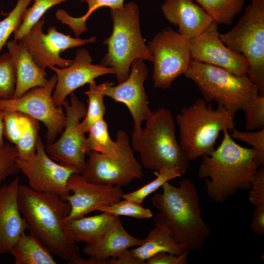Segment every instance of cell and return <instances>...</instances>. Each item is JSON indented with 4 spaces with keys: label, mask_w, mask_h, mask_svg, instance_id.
I'll return each mask as SVG.
<instances>
[{
    "label": "cell",
    "mask_w": 264,
    "mask_h": 264,
    "mask_svg": "<svg viewBox=\"0 0 264 264\" xmlns=\"http://www.w3.org/2000/svg\"><path fill=\"white\" fill-rule=\"evenodd\" d=\"M18 203L30 234L51 253L71 264H82L79 248L63 221L69 215V203L60 196L36 192L20 185Z\"/></svg>",
    "instance_id": "cell-1"
},
{
    "label": "cell",
    "mask_w": 264,
    "mask_h": 264,
    "mask_svg": "<svg viewBox=\"0 0 264 264\" xmlns=\"http://www.w3.org/2000/svg\"><path fill=\"white\" fill-rule=\"evenodd\" d=\"M161 187L162 192L152 198L153 205L159 211L154 225H164L174 241L189 251L200 250L211 230L202 218L195 184L190 179H184L179 182L178 187L168 181Z\"/></svg>",
    "instance_id": "cell-2"
},
{
    "label": "cell",
    "mask_w": 264,
    "mask_h": 264,
    "mask_svg": "<svg viewBox=\"0 0 264 264\" xmlns=\"http://www.w3.org/2000/svg\"><path fill=\"white\" fill-rule=\"evenodd\" d=\"M220 146L202 157L198 171L199 178H206V193L214 201L224 202L239 190H249L260 165L252 148L238 144L227 130Z\"/></svg>",
    "instance_id": "cell-3"
},
{
    "label": "cell",
    "mask_w": 264,
    "mask_h": 264,
    "mask_svg": "<svg viewBox=\"0 0 264 264\" xmlns=\"http://www.w3.org/2000/svg\"><path fill=\"white\" fill-rule=\"evenodd\" d=\"M132 144L147 169L158 172L163 168L176 169L182 176L188 169L190 160L176 139L175 121L166 108L153 112L140 133L132 134Z\"/></svg>",
    "instance_id": "cell-4"
},
{
    "label": "cell",
    "mask_w": 264,
    "mask_h": 264,
    "mask_svg": "<svg viewBox=\"0 0 264 264\" xmlns=\"http://www.w3.org/2000/svg\"><path fill=\"white\" fill-rule=\"evenodd\" d=\"M203 98L183 108L176 116L179 143L189 160L212 153L221 132L235 128V112L218 105L214 109Z\"/></svg>",
    "instance_id": "cell-5"
},
{
    "label": "cell",
    "mask_w": 264,
    "mask_h": 264,
    "mask_svg": "<svg viewBox=\"0 0 264 264\" xmlns=\"http://www.w3.org/2000/svg\"><path fill=\"white\" fill-rule=\"evenodd\" d=\"M110 13L113 22L112 31L103 42L108 50L101 65L115 69L119 84L128 77L134 60L140 59L153 62L154 57L141 35L137 3L130 2L122 8L110 9Z\"/></svg>",
    "instance_id": "cell-6"
},
{
    "label": "cell",
    "mask_w": 264,
    "mask_h": 264,
    "mask_svg": "<svg viewBox=\"0 0 264 264\" xmlns=\"http://www.w3.org/2000/svg\"><path fill=\"white\" fill-rule=\"evenodd\" d=\"M185 76L198 86L203 98L235 113L260 92L247 75L238 76L219 67L192 60Z\"/></svg>",
    "instance_id": "cell-7"
},
{
    "label": "cell",
    "mask_w": 264,
    "mask_h": 264,
    "mask_svg": "<svg viewBox=\"0 0 264 264\" xmlns=\"http://www.w3.org/2000/svg\"><path fill=\"white\" fill-rule=\"evenodd\" d=\"M219 37L247 60V76L264 95V0H252L236 25Z\"/></svg>",
    "instance_id": "cell-8"
},
{
    "label": "cell",
    "mask_w": 264,
    "mask_h": 264,
    "mask_svg": "<svg viewBox=\"0 0 264 264\" xmlns=\"http://www.w3.org/2000/svg\"><path fill=\"white\" fill-rule=\"evenodd\" d=\"M147 46L154 57V87L168 89L176 79L184 74L192 60L190 40L167 27Z\"/></svg>",
    "instance_id": "cell-9"
},
{
    "label": "cell",
    "mask_w": 264,
    "mask_h": 264,
    "mask_svg": "<svg viewBox=\"0 0 264 264\" xmlns=\"http://www.w3.org/2000/svg\"><path fill=\"white\" fill-rule=\"evenodd\" d=\"M116 140L121 147L117 158H109L94 151L87 152L88 158L81 174L87 181L121 187L142 178V165L134 156L127 133L118 131Z\"/></svg>",
    "instance_id": "cell-10"
},
{
    "label": "cell",
    "mask_w": 264,
    "mask_h": 264,
    "mask_svg": "<svg viewBox=\"0 0 264 264\" xmlns=\"http://www.w3.org/2000/svg\"><path fill=\"white\" fill-rule=\"evenodd\" d=\"M56 82L54 74L44 87L33 88L18 98L0 99V110L18 112L41 121L47 128V145L55 141L66 123V116L62 107L56 106L52 99Z\"/></svg>",
    "instance_id": "cell-11"
},
{
    "label": "cell",
    "mask_w": 264,
    "mask_h": 264,
    "mask_svg": "<svg viewBox=\"0 0 264 264\" xmlns=\"http://www.w3.org/2000/svg\"><path fill=\"white\" fill-rule=\"evenodd\" d=\"M70 95V103L66 99L63 105L66 112L64 129L57 140L46 145L45 151L53 160L81 174L86 163V137L79 125L85 117L87 108L73 92Z\"/></svg>",
    "instance_id": "cell-12"
},
{
    "label": "cell",
    "mask_w": 264,
    "mask_h": 264,
    "mask_svg": "<svg viewBox=\"0 0 264 264\" xmlns=\"http://www.w3.org/2000/svg\"><path fill=\"white\" fill-rule=\"evenodd\" d=\"M45 18L35 24L30 30L21 39L34 61L41 68L45 69L49 66L64 68L69 66L73 60L64 59L60 54L65 50L79 47L87 43H92L96 38L92 36L89 39L72 38L59 32L55 26L49 27L47 33L43 31Z\"/></svg>",
    "instance_id": "cell-13"
},
{
    "label": "cell",
    "mask_w": 264,
    "mask_h": 264,
    "mask_svg": "<svg viewBox=\"0 0 264 264\" xmlns=\"http://www.w3.org/2000/svg\"><path fill=\"white\" fill-rule=\"evenodd\" d=\"M18 167L26 176L29 187L40 193L54 194L66 201L70 195L67 182L76 171L51 159L39 137L36 154L27 159L17 158Z\"/></svg>",
    "instance_id": "cell-14"
},
{
    "label": "cell",
    "mask_w": 264,
    "mask_h": 264,
    "mask_svg": "<svg viewBox=\"0 0 264 264\" xmlns=\"http://www.w3.org/2000/svg\"><path fill=\"white\" fill-rule=\"evenodd\" d=\"M143 61L137 59L132 62L131 71L124 82L116 86L108 81L103 83L105 95L127 107L133 120L134 134L140 133L142 122L149 119L153 112L144 87L149 70Z\"/></svg>",
    "instance_id": "cell-15"
},
{
    "label": "cell",
    "mask_w": 264,
    "mask_h": 264,
    "mask_svg": "<svg viewBox=\"0 0 264 264\" xmlns=\"http://www.w3.org/2000/svg\"><path fill=\"white\" fill-rule=\"evenodd\" d=\"M89 52L84 48L76 51L72 63L64 68L55 66L48 67L53 70L57 77L52 99L57 107L63 106L67 96L75 90L89 84L95 79L108 74H115V69L102 65H94Z\"/></svg>",
    "instance_id": "cell-16"
},
{
    "label": "cell",
    "mask_w": 264,
    "mask_h": 264,
    "mask_svg": "<svg viewBox=\"0 0 264 264\" xmlns=\"http://www.w3.org/2000/svg\"><path fill=\"white\" fill-rule=\"evenodd\" d=\"M67 187L69 191L72 192L66 198L71 210L64 220L79 218L99 211L104 206L118 202L123 195L120 187L91 183L78 173L70 176Z\"/></svg>",
    "instance_id": "cell-17"
},
{
    "label": "cell",
    "mask_w": 264,
    "mask_h": 264,
    "mask_svg": "<svg viewBox=\"0 0 264 264\" xmlns=\"http://www.w3.org/2000/svg\"><path fill=\"white\" fill-rule=\"evenodd\" d=\"M218 29V24L213 22L200 35L190 41L192 60L220 67L238 76L247 75V60L222 43Z\"/></svg>",
    "instance_id": "cell-18"
},
{
    "label": "cell",
    "mask_w": 264,
    "mask_h": 264,
    "mask_svg": "<svg viewBox=\"0 0 264 264\" xmlns=\"http://www.w3.org/2000/svg\"><path fill=\"white\" fill-rule=\"evenodd\" d=\"M19 177L0 188V255L10 253L19 238L28 229L18 203Z\"/></svg>",
    "instance_id": "cell-19"
},
{
    "label": "cell",
    "mask_w": 264,
    "mask_h": 264,
    "mask_svg": "<svg viewBox=\"0 0 264 264\" xmlns=\"http://www.w3.org/2000/svg\"><path fill=\"white\" fill-rule=\"evenodd\" d=\"M161 11L167 21L178 26L177 32L190 41L200 35L213 22L193 0H165Z\"/></svg>",
    "instance_id": "cell-20"
},
{
    "label": "cell",
    "mask_w": 264,
    "mask_h": 264,
    "mask_svg": "<svg viewBox=\"0 0 264 264\" xmlns=\"http://www.w3.org/2000/svg\"><path fill=\"white\" fill-rule=\"evenodd\" d=\"M142 240L128 233L118 217L114 226L103 237L86 244L83 252L89 258L85 259L84 264H105L107 259L116 257L131 247L140 245Z\"/></svg>",
    "instance_id": "cell-21"
},
{
    "label": "cell",
    "mask_w": 264,
    "mask_h": 264,
    "mask_svg": "<svg viewBox=\"0 0 264 264\" xmlns=\"http://www.w3.org/2000/svg\"><path fill=\"white\" fill-rule=\"evenodd\" d=\"M6 45L16 70V84L13 98L21 97L33 88L47 84L49 80L46 78L45 70L36 64L21 41H11Z\"/></svg>",
    "instance_id": "cell-22"
},
{
    "label": "cell",
    "mask_w": 264,
    "mask_h": 264,
    "mask_svg": "<svg viewBox=\"0 0 264 264\" xmlns=\"http://www.w3.org/2000/svg\"><path fill=\"white\" fill-rule=\"evenodd\" d=\"M118 217L104 212L93 216H84L67 220L63 223L77 243L96 242L107 234L114 226Z\"/></svg>",
    "instance_id": "cell-23"
},
{
    "label": "cell",
    "mask_w": 264,
    "mask_h": 264,
    "mask_svg": "<svg viewBox=\"0 0 264 264\" xmlns=\"http://www.w3.org/2000/svg\"><path fill=\"white\" fill-rule=\"evenodd\" d=\"M187 250L183 245L176 242L167 228L161 224L154 225V227L142 240V244L130 250L141 264H145L147 259L159 252L180 255Z\"/></svg>",
    "instance_id": "cell-24"
},
{
    "label": "cell",
    "mask_w": 264,
    "mask_h": 264,
    "mask_svg": "<svg viewBox=\"0 0 264 264\" xmlns=\"http://www.w3.org/2000/svg\"><path fill=\"white\" fill-rule=\"evenodd\" d=\"M15 264H56L51 253L34 235H22L11 253Z\"/></svg>",
    "instance_id": "cell-25"
},
{
    "label": "cell",
    "mask_w": 264,
    "mask_h": 264,
    "mask_svg": "<svg viewBox=\"0 0 264 264\" xmlns=\"http://www.w3.org/2000/svg\"><path fill=\"white\" fill-rule=\"evenodd\" d=\"M88 132V136L86 138L85 144L87 153L94 151L109 158L119 157L121 153L120 145L116 140L114 141L110 138L104 118L94 123Z\"/></svg>",
    "instance_id": "cell-26"
},
{
    "label": "cell",
    "mask_w": 264,
    "mask_h": 264,
    "mask_svg": "<svg viewBox=\"0 0 264 264\" xmlns=\"http://www.w3.org/2000/svg\"><path fill=\"white\" fill-rule=\"evenodd\" d=\"M124 0H86L88 5L87 12L80 17H74L69 15L66 11L58 9L56 13V19L63 24L68 25L73 31L76 38L88 30L86 22L95 11L102 7H107L110 9L122 8Z\"/></svg>",
    "instance_id": "cell-27"
},
{
    "label": "cell",
    "mask_w": 264,
    "mask_h": 264,
    "mask_svg": "<svg viewBox=\"0 0 264 264\" xmlns=\"http://www.w3.org/2000/svg\"><path fill=\"white\" fill-rule=\"evenodd\" d=\"M217 24L229 25L240 14L244 0H195Z\"/></svg>",
    "instance_id": "cell-28"
},
{
    "label": "cell",
    "mask_w": 264,
    "mask_h": 264,
    "mask_svg": "<svg viewBox=\"0 0 264 264\" xmlns=\"http://www.w3.org/2000/svg\"><path fill=\"white\" fill-rule=\"evenodd\" d=\"M89 88L85 92L88 98V107L84 119L80 123V131L85 133L98 120L104 118L106 107L104 102L105 96L103 83L96 85L95 80L89 84Z\"/></svg>",
    "instance_id": "cell-29"
},
{
    "label": "cell",
    "mask_w": 264,
    "mask_h": 264,
    "mask_svg": "<svg viewBox=\"0 0 264 264\" xmlns=\"http://www.w3.org/2000/svg\"><path fill=\"white\" fill-rule=\"evenodd\" d=\"M68 0H34L33 5L25 12L22 23L13 33L14 40L20 41L49 8Z\"/></svg>",
    "instance_id": "cell-30"
},
{
    "label": "cell",
    "mask_w": 264,
    "mask_h": 264,
    "mask_svg": "<svg viewBox=\"0 0 264 264\" xmlns=\"http://www.w3.org/2000/svg\"><path fill=\"white\" fill-rule=\"evenodd\" d=\"M181 176L179 171L176 169L163 168L158 172L154 180L135 191L123 194L122 198L142 204L148 196L156 191L165 182Z\"/></svg>",
    "instance_id": "cell-31"
},
{
    "label": "cell",
    "mask_w": 264,
    "mask_h": 264,
    "mask_svg": "<svg viewBox=\"0 0 264 264\" xmlns=\"http://www.w3.org/2000/svg\"><path fill=\"white\" fill-rule=\"evenodd\" d=\"M39 131V121L29 116L28 123L15 145L18 152L17 158L27 159L36 154Z\"/></svg>",
    "instance_id": "cell-32"
},
{
    "label": "cell",
    "mask_w": 264,
    "mask_h": 264,
    "mask_svg": "<svg viewBox=\"0 0 264 264\" xmlns=\"http://www.w3.org/2000/svg\"><path fill=\"white\" fill-rule=\"evenodd\" d=\"M32 0H18L7 16L0 21V52L6 44L10 36L20 27L25 12Z\"/></svg>",
    "instance_id": "cell-33"
},
{
    "label": "cell",
    "mask_w": 264,
    "mask_h": 264,
    "mask_svg": "<svg viewBox=\"0 0 264 264\" xmlns=\"http://www.w3.org/2000/svg\"><path fill=\"white\" fill-rule=\"evenodd\" d=\"M16 70L9 53L0 56V99L13 98L16 84Z\"/></svg>",
    "instance_id": "cell-34"
},
{
    "label": "cell",
    "mask_w": 264,
    "mask_h": 264,
    "mask_svg": "<svg viewBox=\"0 0 264 264\" xmlns=\"http://www.w3.org/2000/svg\"><path fill=\"white\" fill-rule=\"evenodd\" d=\"M99 211L116 217L128 216L138 220L150 219L153 216L152 211L149 208L126 199L113 204L104 206L100 208Z\"/></svg>",
    "instance_id": "cell-35"
},
{
    "label": "cell",
    "mask_w": 264,
    "mask_h": 264,
    "mask_svg": "<svg viewBox=\"0 0 264 264\" xmlns=\"http://www.w3.org/2000/svg\"><path fill=\"white\" fill-rule=\"evenodd\" d=\"M242 110L244 112L245 127L247 130L264 129V95L259 93Z\"/></svg>",
    "instance_id": "cell-36"
},
{
    "label": "cell",
    "mask_w": 264,
    "mask_h": 264,
    "mask_svg": "<svg viewBox=\"0 0 264 264\" xmlns=\"http://www.w3.org/2000/svg\"><path fill=\"white\" fill-rule=\"evenodd\" d=\"M29 116L16 111H4V135L12 144L15 145L25 129Z\"/></svg>",
    "instance_id": "cell-37"
},
{
    "label": "cell",
    "mask_w": 264,
    "mask_h": 264,
    "mask_svg": "<svg viewBox=\"0 0 264 264\" xmlns=\"http://www.w3.org/2000/svg\"><path fill=\"white\" fill-rule=\"evenodd\" d=\"M230 136L251 146L256 154V160L260 166H264V129L256 132H241L235 128L231 131Z\"/></svg>",
    "instance_id": "cell-38"
},
{
    "label": "cell",
    "mask_w": 264,
    "mask_h": 264,
    "mask_svg": "<svg viewBox=\"0 0 264 264\" xmlns=\"http://www.w3.org/2000/svg\"><path fill=\"white\" fill-rule=\"evenodd\" d=\"M18 152L14 144H5L0 149V185L8 176L20 171L16 159Z\"/></svg>",
    "instance_id": "cell-39"
},
{
    "label": "cell",
    "mask_w": 264,
    "mask_h": 264,
    "mask_svg": "<svg viewBox=\"0 0 264 264\" xmlns=\"http://www.w3.org/2000/svg\"><path fill=\"white\" fill-rule=\"evenodd\" d=\"M248 200L254 206L264 204V168L257 171L251 183Z\"/></svg>",
    "instance_id": "cell-40"
},
{
    "label": "cell",
    "mask_w": 264,
    "mask_h": 264,
    "mask_svg": "<svg viewBox=\"0 0 264 264\" xmlns=\"http://www.w3.org/2000/svg\"><path fill=\"white\" fill-rule=\"evenodd\" d=\"M189 252L187 250L180 255L159 252L147 259L145 264H187Z\"/></svg>",
    "instance_id": "cell-41"
},
{
    "label": "cell",
    "mask_w": 264,
    "mask_h": 264,
    "mask_svg": "<svg viewBox=\"0 0 264 264\" xmlns=\"http://www.w3.org/2000/svg\"><path fill=\"white\" fill-rule=\"evenodd\" d=\"M251 229L258 236L264 234V204L254 206Z\"/></svg>",
    "instance_id": "cell-42"
},
{
    "label": "cell",
    "mask_w": 264,
    "mask_h": 264,
    "mask_svg": "<svg viewBox=\"0 0 264 264\" xmlns=\"http://www.w3.org/2000/svg\"><path fill=\"white\" fill-rule=\"evenodd\" d=\"M105 264H141L130 250L127 249L114 258H110L105 261Z\"/></svg>",
    "instance_id": "cell-43"
},
{
    "label": "cell",
    "mask_w": 264,
    "mask_h": 264,
    "mask_svg": "<svg viewBox=\"0 0 264 264\" xmlns=\"http://www.w3.org/2000/svg\"><path fill=\"white\" fill-rule=\"evenodd\" d=\"M4 133V124L3 121V111L0 110V149L5 145L3 140Z\"/></svg>",
    "instance_id": "cell-44"
},
{
    "label": "cell",
    "mask_w": 264,
    "mask_h": 264,
    "mask_svg": "<svg viewBox=\"0 0 264 264\" xmlns=\"http://www.w3.org/2000/svg\"><path fill=\"white\" fill-rule=\"evenodd\" d=\"M86 0H80L81 2H85Z\"/></svg>",
    "instance_id": "cell-45"
}]
</instances>
